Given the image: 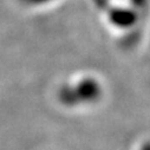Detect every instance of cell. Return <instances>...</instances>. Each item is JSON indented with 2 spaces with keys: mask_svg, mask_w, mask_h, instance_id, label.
Listing matches in <instances>:
<instances>
[{
  "mask_svg": "<svg viewBox=\"0 0 150 150\" xmlns=\"http://www.w3.org/2000/svg\"><path fill=\"white\" fill-rule=\"evenodd\" d=\"M106 86L102 77L93 72H83L72 77L62 90L63 103L74 110H91L102 104Z\"/></svg>",
  "mask_w": 150,
  "mask_h": 150,
  "instance_id": "cell-1",
  "label": "cell"
},
{
  "mask_svg": "<svg viewBox=\"0 0 150 150\" xmlns=\"http://www.w3.org/2000/svg\"><path fill=\"white\" fill-rule=\"evenodd\" d=\"M135 150H150V138H145L136 145Z\"/></svg>",
  "mask_w": 150,
  "mask_h": 150,
  "instance_id": "cell-2",
  "label": "cell"
}]
</instances>
